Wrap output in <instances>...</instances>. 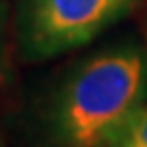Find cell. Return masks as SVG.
<instances>
[{"label":"cell","instance_id":"cell-1","mask_svg":"<svg viewBox=\"0 0 147 147\" xmlns=\"http://www.w3.org/2000/svg\"><path fill=\"white\" fill-rule=\"evenodd\" d=\"M147 99V57L134 46L84 61L55 99L52 124L61 147H101Z\"/></svg>","mask_w":147,"mask_h":147},{"label":"cell","instance_id":"cell-3","mask_svg":"<svg viewBox=\"0 0 147 147\" xmlns=\"http://www.w3.org/2000/svg\"><path fill=\"white\" fill-rule=\"evenodd\" d=\"M101 147H147V105L134 111Z\"/></svg>","mask_w":147,"mask_h":147},{"label":"cell","instance_id":"cell-2","mask_svg":"<svg viewBox=\"0 0 147 147\" xmlns=\"http://www.w3.org/2000/svg\"><path fill=\"white\" fill-rule=\"evenodd\" d=\"M136 0H25L21 34L33 57H54L92 42Z\"/></svg>","mask_w":147,"mask_h":147}]
</instances>
